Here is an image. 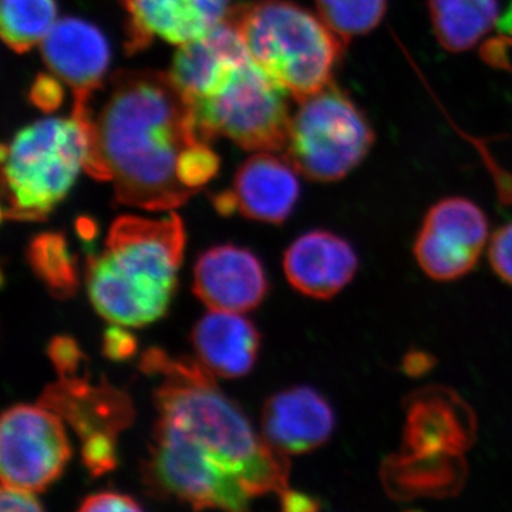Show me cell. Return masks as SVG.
Masks as SVG:
<instances>
[{
    "instance_id": "obj_4",
    "label": "cell",
    "mask_w": 512,
    "mask_h": 512,
    "mask_svg": "<svg viewBox=\"0 0 512 512\" xmlns=\"http://www.w3.org/2000/svg\"><path fill=\"white\" fill-rule=\"evenodd\" d=\"M184 247V224L177 214L161 220L117 218L103 251L87 255L86 285L94 309L131 328L163 318L177 288Z\"/></svg>"
},
{
    "instance_id": "obj_34",
    "label": "cell",
    "mask_w": 512,
    "mask_h": 512,
    "mask_svg": "<svg viewBox=\"0 0 512 512\" xmlns=\"http://www.w3.org/2000/svg\"><path fill=\"white\" fill-rule=\"evenodd\" d=\"M79 234L80 237L86 239V241H93L94 235H96V227H94L92 221H79Z\"/></svg>"
},
{
    "instance_id": "obj_3",
    "label": "cell",
    "mask_w": 512,
    "mask_h": 512,
    "mask_svg": "<svg viewBox=\"0 0 512 512\" xmlns=\"http://www.w3.org/2000/svg\"><path fill=\"white\" fill-rule=\"evenodd\" d=\"M170 74L207 140L222 136L247 150H284L291 94L251 56L231 19L181 46Z\"/></svg>"
},
{
    "instance_id": "obj_22",
    "label": "cell",
    "mask_w": 512,
    "mask_h": 512,
    "mask_svg": "<svg viewBox=\"0 0 512 512\" xmlns=\"http://www.w3.org/2000/svg\"><path fill=\"white\" fill-rule=\"evenodd\" d=\"M56 23L55 0H2V37L16 52H28L33 46L42 45Z\"/></svg>"
},
{
    "instance_id": "obj_18",
    "label": "cell",
    "mask_w": 512,
    "mask_h": 512,
    "mask_svg": "<svg viewBox=\"0 0 512 512\" xmlns=\"http://www.w3.org/2000/svg\"><path fill=\"white\" fill-rule=\"evenodd\" d=\"M298 170L288 158L259 151L239 168L234 195L238 210L256 221L281 224L292 214L299 200Z\"/></svg>"
},
{
    "instance_id": "obj_6",
    "label": "cell",
    "mask_w": 512,
    "mask_h": 512,
    "mask_svg": "<svg viewBox=\"0 0 512 512\" xmlns=\"http://www.w3.org/2000/svg\"><path fill=\"white\" fill-rule=\"evenodd\" d=\"M232 23L256 62L302 100L329 86L345 42L309 10L264 0L234 10Z\"/></svg>"
},
{
    "instance_id": "obj_28",
    "label": "cell",
    "mask_w": 512,
    "mask_h": 512,
    "mask_svg": "<svg viewBox=\"0 0 512 512\" xmlns=\"http://www.w3.org/2000/svg\"><path fill=\"white\" fill-rule=\"evenodd\" d=\"M79 511H141L140 504L128 495L99 493L84 498Z\"/></svg>"
},
{
    "instance_id": "obj_11",
    "label": "cell",
    "mask_w": 512,
    "mask_h": 512,
    "mask_svg": "<svg viewBox=\"0 0 512 512\" xmlns=\"http://www.w3.org/2000/svg\"><path fill=\"white\" fill-rule=\"evenodd\" d=\"M39 404L53 410L82 440L97 433L119 436L136 417L133 402L124 390L106 379L90 384L89 376L67 377L49 384Z\"/></svg>"
},
{
    "instance_id": "obj_19",
    "label": "cell",
    "mask_w": 512,
    "mask_h": 512,
    "mask_svg": "<svg viewBox=\"0 0 512 512\" xmlns=\"http://www.w3.org/2000/svg\"><path fill=\"white\" fill-rule=\"evenodd\" d=\"M191 342L198 360L211 373L238 379L254 367L261 336L254 323L241 313L211 309L198 320Z\"/></svg>"
},
{
    "instance_id": "obj_25",
    "label": "cell",
    "mask_w": 512,
    "mask_h": 512,
    "mask_svg": "<svg viewBox=\"0 0 512 512\" xmlns=\"http://www.w3.org/2000/svg\"><path fill=\"white\" fill-rule=\"evenodd\" d=\"M47 356L60 379L79 376L80 367L87 365V357L72 336L60 335L50 340Z\"/></svg>"
},
{
    "instance_id": "obj_16",
    "label": "cell",
    "mask_w": 512,
    "mask_h": 512,
    "mask_svg": "<svg viewBox=\"0 0 512 512\" xmlns=\"http://www.w3.org/2000/svg\"><path fill=\"white\" fill-rule=\"evenodd\" d=\"M284 269L289 284L302 295L330 299L355 278L359 256L345 238L329 231H311L286 249Z\"/></svg>"
},
{
    "instance_id": "obj_33",
    "label": "cell",
    "mask_w": 512,
    "mask_h": 512,
    "mask_svg": "<svg viewBox=\"0 0 512 512\" xmlns=\"http://www.w3.org/2000/svg\"><path fill=\"white\" fill-rule=\"evenodd\" d=\"M215 207L222 215L234 214L238 210L237 198H235L234 192H224V194L218 195L217 200H215Z\"/></svg>"
},
{
    "instance_id": "obj_30",
    "label": "cell",
    "mask_w": 512,
    "mask_h": 512,
    "mask_svg": "<svg viewBox=\"0 0 512 512\" xmlns=\"http://www.w3.org/2000/svg\"><path fill=\"white\" fill-rule=\"evenodd\" d=\"M436 357L421 349H410L403 356L402 370L410 377H421L430 373L436 366Z\"/></svg>"
},
{
    "instance_id": "obj_17",
    "label": "cell",
    "mask_w": 512,
    "mask_h": 512,
    "mask_svg": "<svg viewBox=\"0 0 512 512\" xmlns=\"http://www.w3.org/2000/svg\"><path fill=\"white\" fill-rule=\"evenodd\" d=\"M464 454L406 453L399 451L383 461L380 480L392 500H441L456 497L466 485Z\"/></svg>"
},
{
    "instance_id": "obj_24",
    "label": "cell",
    "mask_w": 512,
    "mask_h": 512,
    "mask_svg": "<svg viewBox=\"0 0 512 512\" xmlns=\"http://www.w3.org/2000/svg\"><path fill=\"white\" fill-rule=\"evenodd\" d=\"M82 458L84 467L93 477L109 473L117 466L116 437L97 433L83 440Z\"/></svg>"
},
{
    "instance_id": "obj_5",
    "label": "cell",
    "mask_w": 512,
    "mask_h": 512,
    "mask_svg": "<svg viewBox=\"0 0 512 512\" xmlns=\"http://www.w3.org/2000/svg\"><path fill=\"white\" fill-rule=\"evenodd\" d=\"M92 158L82 114L46 117L22 128L3 147V217L42 221L72 190Z\"/></svg>"
},
{
    "instance_id": "obj_14",
    "label": "cell",
    "mask_w": 512,
    "mask_h": 512,
    "mask_svg": "<svg viewBox=\"0 0 512 512\" xmlns=\"http://www.w3.org/2000/svg\"><path fill=\"white\" fill-rule=\"evenodd\" d=\"M40 46L50 72L73 90L74 106L86 103L103 86L110 46L92 23L74 18L57 20Z\"/></svg>"
},
{
    "instance_id": "obj_1",
    "label": "cell",
    "mask_w": 512,
    "mask_h": 512,
    "mask_svg": "<svg viewBox=\"0 0 512 512\" xmlns=\"http://www.w3.org/2000/svg\"><path fill=\"white\" fill-rule=\"evenodd\" d=\"M140 369L163 376L154 393L157 420L143 468L151 493L194 510L247 511L254 498L288 490V454L256 434L200 360L150 349Z\"/></svg>"
},
{
    "instance_id": "obj_35",
    "label": "cell",
    "mask_w": 512,
    "mask_h": 512,
    "mask_svg": "<svg viewBox=\"0 0 512 512\" xmlns=\"http://www.w3.org/2000/svg\"><path fill=\"white\" fill-rule=\"evenodd\" d=\"M505 26H507L508 29L512 30V5L510 8V12H508L507 16H505Z\"/></svg>"
},
{
    "instance_id": "obj_15",
    "label": "cell",
    "mask_w": 512,
    "mask_h": 512,
    "mask_svg": "<svg viewBox=\"0 0 512 512\" xmlns=\"http://www.w3.org/2000/svg\"><path fill=\"white\" fill-rule=\"evenodd\" d=\"M336 417L312 387H292L269 397L262 410V436L282 453L305 454L328 443Z\"/></svg>"
},
{
    "instance_id": "obj_31",
    "label": "cell",
    "mask_w": 512,
    "mask_h": 512,
    "mask_svg": "<svg viewBox=\"0 0 512 512\" xmlns=\"http://www.w3.org/2000/svg\"><path fill=\"white\" fill-rule=\"evenodd\" d=\"M279 501H281L282 510L286 512H312L320 508L319 501L311 495L298 493L291 488L279 494Z\"/></svg>"
},
{
    "instance_id": "obj_26",
    "label": "cell",
    "mask_w": 512,
    "mask_h": 512,
    "mask_svg": "<svg viewBox=\"0 0 512 512\" xmlns=\"http://www.w3.org/2000/svg\"><path fill=\"white\" fill-rule=\"evenodd\" d=\"M488 258L495 274L512 285V222L495 232L488 248Z\"/></svg>"
},
{
    "instance_id": "obj_20",
    "label": "cell",
    "mask_w": 512,
    "mask_h": 512,
    "mask_svg": "<svg viewBox=\"0 0 512 512\" xmlns=\"http://www.w3.org/2000/svg\"><path fill=\"white\" fill-rule=\"evenodd\" d=\"M434 35L448 52L473 49L500 20L498 0H429Z\"/></svg>"
},
{
    "instance_id": "obj_13",
    "label": "cell",
    "mask_w": 512,
    "mask_h": 512,
    "mask_svg": "<svg viewBox=\"0 0 512 512\" xmlns=\"http://www.w3.org/2000/svg\"><path fill=\"white\" fill-rule=\"evenodd\" d=\"M130 18V47L153 39L184 46L231 19V0H124Z\"/></svg>"
},
{
    "instance_id": "obj_8",
    "label": "cell",
    "mask_w": 512,
    "mask_h": 512,
    "mask_svg": "<svg viewBox=\"0 0 512 512\" xmlns=\"http://www.w3.org/2000/svg\"><path fill=\"white\" fill-rule=\"evenodd\" d=\"M72 456L63 419L42 404H18L0 421V478L5 487L42 493Z\"/></svg>"
},
{
    "instance_id": "obj_12",
    "label": "cell",
    "mask_w": 512,
    "mask_h": 512,
    "mask_svg": "<svg viewBox=\"0 0 512 512\" xmlns=\"http://www.w3.org/2000/svg\"><path fill=\"white\" fill-rule=\"evenodd\" d=\"M192 291L214 311H254L268 292L261 261L248 249L220 245L205 251L194 269Z\"/></svg>"
},
{
    "instance_id": "obj_21",
    "label": "cell",
    "mask_w": 512,
    "mask_h": 512,
    "mask_svg": "<svg viewBox=\"0 0 512 512\" xmlns=\"http://www.w3.org/2000/svg\"><path fill=\"white\" fill-rule=\"evenodd\" d=\"M26 258L32 271L57 299L72 298L79 289L76 258L59 232H43L30 241Z\"/></svg>"
},
{
    "instance_id": "obj_32",
    "label": "cell",
    "mask_w": 512,
    "mask_h": 512,
    "mask_svg": "<svg viewBox=\"0 0 512 512\" xmlns=\"http://www.w3.org/2000/svg\"><path fill=\"white\" fill-rule=\"evenodd\" d=\"M33 94H35V101L39 106L45 107V109L55 107L56 103L59 104L60 94H62L59 80L40 79L36 83Z\"/></svg>"
},
{
    "instance_id": "obj_27",
    "label": "cell",
    "mask_w": 512,
    "mask_h": 512,
    "mask_svg": "<svg viewBox=\"0 0 512 512\" xmlns=\"http://www.w3.org/2000/svg\"><path fill=\"white\" fill-rule=\"evenodd\" d=\"M137 339L133 333L121 328V325L113 323L103 335V353L111 360L121 362L136 355Z\"/></svg>"
},
{
    "instance_id": "obj_9",
    "label": "cell",
    "mask_w": 512,
    "mask_h": 512,
    "mask_svg": "<svg viewBox=\"0 0 512 512\" xmlns=\"http://www.w3.org/2000/svg\"><path fill=\"white\" fill-rule=\"evenodd\" d=\"M484 211L463 197L434 204L424 217L414 241V256L424 274L450 282L473 271L488 241Z\"/></svg>"
},
{
    "instance_id": "obj_10",
    "label": "cell",
    "mask_w": 512,
    "mask_h": 512,
    "mask_svg": "<svg viewBox=\"0 0 512 512\" xmlns=\"http://www.w3.org/2000/svg\"><path fill=\"white\" fill-rule=\"evenodd\" d=\"M402 450L464 454L476 443L473 407L450 387L427 386L404 400Z\"/></svg>"
},
{
    "instance_id": "obj_23",
    "label": "cell",
    "mask_w": 512,
    "mask_h": 512,
    "mask_svg": "<svg viewBox=\"0 0 512 512\" xmlns=\"http://www.w3.org/2000/svg\"><path fill=\"white\" fill-rule=\"evenodd\" d=\"M318 15L343 42L375 30L386 15L387 0H316Z\"/></svg>"
},
{
    "instance_id": "obj_7",
    "label": "cell",
    "mask_w": 512,
    "mask_h": 512,
    "mask_svg": "<svg viewBox=\"0 0 512 512\" xmlns=\"http://www.w3.org/2000/svg\"><path fill=\"white\" fill-rule=\"evenodd\" d=\"M373 141L375 133L363 110L348 94L329 84L299 100L284 150L299 174L333 183L365 160Z\"/></svg>"
},
{
    "instance_id": "obj_2",
    "label": "cell",
    "mask_w": 512,
    "mask_h": 512,
    "mask_svg": "<svg viewBox=\"0 0 512 512\" xmlns=\"http://www.w3.org/2000/svg\"><path fill=\"white\" fill-rule=\"evenodd\" d=\"M73 111L92 136L87 173L111 181L121 204L173 210L217 173L210 140L171 74L117 73Z\"/></svg>"
},
{
    "instance_id": "obj_29",
    "label": "cell",
    "mask_w": 512,
    "mask_h": 512,
    "mask_svg": "<svg viewBox=\"0 0 512 512\" xmlns=\"http://www.w3.org/2000/svg\"><path fill=\"white\" fill-rule=\"evenodd\" d=\"M0 511L39 512L43 511V505L39 503L35 493L2 485V493H0Z\"/></svg>"
}]
</instances>
